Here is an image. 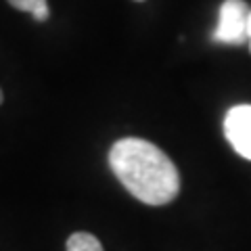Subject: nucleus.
<instances>
[{
    "label": "nucleus",
    "mask_w": 251,
    "mask_h": 251,
    "mask_svg": "<svg viewBox=\"0 0 251 251\" xmlns=\"http://www.w3.org/2000/svg\"><path fill=\"white\" fill-rule=\"evenodd\" d=\"M109 166L132 197L147 205H166L180 193V174L159 147L143 138H122L109 151Z\"/></svg>",
    "instance_id": "1"
},
{
    "label": "nucleus",
    "mask_w": 251,
    "mask_h": 251,
    "mask_svg": "<svg viewBox=\"0 0 251 251\" xmlns=\"http://www.w3.org/2000/svg\"><path fill=\"white\" fill-rule=\"evenodd\" d=\"M31 17H34L36 21H46L50 17V9H49V4H40L38 9L31 11Z\"/></svg>",
    "instance_id": "6"
},
{
    "label": "nucleus",
    "mask_w": 251,
    "mask_h": 251,
    "mask_svg": "<svg viewBox=\"0 0 251 251\" xmlns=\"http://www.w3.org/2000/svg\"><path fill=\"white\" fill-rule=\"evenodd\" d=\"M247 42H249V50H251V13H249V23H247Z\"/></svg>",
    "instance_id": "7"
},
{
    "label": "nucleus",
    "mask_w": 251,
    "mask_h": 251,
    "mask_svg": "<svg viewBox=\"0 0 251 251\" xmlns=\"http://www.w3.org/2000/svg\"><path fill=\"white\" fill-rule=\"evenodd\" d=\"M249 13L251 9L245 0H224L222 6H220L214 40L220 44H232V46L245 44Z\"/></svg>",
    "instance_id": "2"
},
{
    "label": "nucleus",
    "mask_w": 251,
    "mask_h": 251,
    "mask_svg": "<svg viewBox=\"0 0 251 251\" xmlns=\"http://www.w3.org/2000/svg\"><path fill=\"white\" fill-rule=\"evenodd\" d=\"M9 4L15 6L17 11H23V13H29L34 9H38L40 4H46V0H9Z\"/></svg>",
    "instance_id": "5"
},
{
    "label": "nucleus",
    "mask_w": 251,
    "mask_h": 251,
    "mask_svg": "<svg viewBox=\"0 0 251 251\" xmlns=\"http://www.w3.org/2000/svg\"><path fill=\"white\" fill-rule=\"evenodd\" d=\"M2 99H4V97H2V90H0V105H2Z\"/></svg>",
    "instance_id": "8"
},
{
    "label": "nucleus",
    "mask_w": 251,
    "mask_h": 251,
    "mask_svg": "<svg viewBox=\"0 0 251 251\" xmlns=\"http://www.w3.org/2000/svg\"><path fill=\"white\" fill-rule=\"evenodd\" d=\"M67 251H105L100 241L90 232H74L67 239Z\"/></svg>",
    "instance_id": "4"
},
{
    "label": "nucleus",
    "mask_w": 251,
    "mask_h": 251,
    "mask_svg": "<svg viewBox=\"0 0 251 251\" xmlns=\"http://www.w3.org/2000/svg\"><path fill=\"white\" fill-rule=\"evenodd\" d=\"M224 134L241 157L251 161V105H237L224 117Z\"/></svg>",
    "instance_id": "3"
},
{
    "label": "nucleus",
    "mask_w": 251,
    "mask_h": 251,
    "mask_svg": "<svg viewBox=\"0 0 251 251\" xmlns=\"http://www.w3.org/2000/svg\"><path fill=\"white\" fill-rule=\"evenodd\" d=\"M136 2H143V0H136Z\"/></svg>",
    "instance_id": "9"
}]
</instances>
